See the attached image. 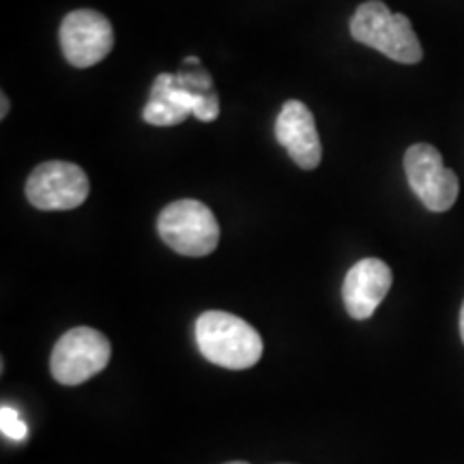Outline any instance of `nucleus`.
Listing matches in <instances>:
<instances>
[{
  "mask_svg": "<svg viewBox=\"0 0 464 464\" xmlns=\"http://www.w3.org/2000/svg\"><path fill=\"white\" fill-rule=\"evenodd\" d=\"M58 39L69 65L86 69L110 54L114 45V31L108 17L100 11L78 9L63 20Z\"/></svg>",
  "mask_w": 464,
  "mask_h": 464,
  "instance_id": "nucleus-7",
  "label": "nucleus"
},
{
  "mask_svg": "<svg viewBox=\"0 0 464 464\" xmlns=\"http://www.w3.org/2000/svg\"><path fill=\"white\" fill-rule=\"evenodd\" d=\"M0 119H7V112H9V100H7V95H5L3 92V97H0Z\"/></svg>",
  "mask_w": 464,
  "mask_h": 464,
  "instance_id": "nucleus-13",
  "label": "nucleus"
},
{
  "mask_svg": "<svg viewBox=\"0 0 464 464\" xmlns=\"http://www.w3.org/2000/svg\"><path fill=\"white\" fill-rule=\"evenodd\" d=\"M196 342L207 362L246 370L263 355V338L252 324L228 312L208 310L196 321Z\"/></svg>",
  "mask_w": 464,
  "mask_h": 464,
  "instance_id": "nucleus-1",
  "label": "nucleus"
},
{
  "mask_svg": "<svg viewBox=\"0 0 464 464\" xmlns=\"http://www.w3.org/2000/svg\"><path fill=\"white\" fill-rule=\"evenodd\" d=\"M226 464H247V462H226Z\"/></svg>",
  "mask_w": 464,
  "mask_h": 464,
  "instance_id": "nucleus-15",
  "label": "nucleus"
},
{
  "mask_svg": "<svg viewBox=\"0 0 464 464\" xmlns=\"http://www.w3.org/2000/svg\"><path fill=\"white\" fill-rule=\"evenodd\" d=\"M460 335H462V342H464V304H462V310H460Z\"/></svg>",
  "mask_w": 464,
  "mask_h": 464,
  "instance_id": "nucleus-14",
  "label": "nucleus"
},
{
  "mask_svg": "<svg viewBox=\"0 0 464 464\" xmlns=\"http://www.w3.org/2000/svg\"><path fill=\"white\" fill-rule=\"evenodd\" d=\"M276 138L288 150L290 160L304 170H314L321 164V138H318L314 116L304 102L290 100L284 103L276 121Z\"/></svg>",
  "mask_w": 464,
  "mask_h": 464,
  "instance_id": "nucleus-8",
  "label": "nucleus"
},
{
  "mask_svg": "<svg viewBox=\"0 0 464 464\" xmlns=\"http://www.w3.org/2000/svg\"><path fill=\"white\" fill-rule=\"evenodd\" d=\"M160 237L181 256L202 258L216 252L219 224L213 211L200 200H177L160 213Z\"/></svg>",
  "mask_w": 464,
  "mask_h": 464,
  "instance_id": "nucleus-3",
  "label": "nucleus"
},
{
  "mask_svg": "<svg viewBox=\"0 0 464 464\" xmlns=\"http://www.w3.org/2000/svg\"><path fill=\"white\" fill-rule=\"evenodd\" d=\"M351 34L355 42L370 45L404 65H415L423 58L421 44L409 17L392 14L390 7L381 0H368L359 5L351 20Z\"/></svg>",
  "mask_w": 464,
  "mask_h": 464,
  "instance_id": "nucleus-2",
  "label": "nucleus"
},
{
  "mask_svg": "<svg viewBox=\"0 0 464 464\" xmlns=\"http://www.w3.org/2000/svg\"><path fill=\"white\" fill-rule=\"evenodd\" d=\"M0 430H3L5 437L11 440H17V443L28 439V426L20 420L17 411L11 409L7 404L0 409Z\"/></svg>",
  "mask_w": 464,
  "mask_h": 464,
  "instance_id": "nucleus-12",
  "label": "nucleus"
},
{
  "mask_svg": "<svg viewBox=\"0 0 464 464\" xmlns=\"http://www.w3.org/2000/svg\"><path fill=\"white\" fill-rule=\"evenodd\" d=\"M404 170L411 189L421 205L434 213L450 211L460 191L454 170L445 168L443 158L432 144H413L404 153Z\"/></svg>",
  "mask_w": 464,
  "mask_h": 464,
  "instance_id": "nucleus-5",
  "label": "nucleus"
},
{
  "mask_svg": "<svg viewBox=\"0 0 464 464\" xmlns=\"http://www.w3.org/2000/svg\"><path fill=\"white\" fill-rule=\"evenodd\" d=\"M89 177L69 161H45L26 181V198L42 211H69L89 198Z\"/></svg>",
  "mask_w": 464,
  "mask_h": 464,
  "instance_id": "nucleus-6",
  "label": "nucleus"
},
{
  "mask_svg": "<svg viewBox=\"0 0 464 464\" xmlns=\"http://www.w3.org/2000/svg\"><path fill=\"white\" fill-rule=\"evenodd\" d=\"M150 100H164L185 114H194L196 119L216 121L219 114V102L216 92H200L191 89L179 73H161L150 86Z\"/></svg>",
  "mask_w": 464,
  "mask_h": 464,
  "instance_id": "nucleus-10",
  "label": "nucleus"
},
{
  "mask_svg": "<svg viewBox=\"0 0 464 464\" xmlns=\"http://www.w3.org/2000/svg\"><path fill=\"white\" fill-rule=\"evenodd\" d=\"M142 116L149 125L172 127V125L183 123L189 114H185L183 110L174 108L172 103H168L164 100H149L147 106H144Z\"/></svg>",
  "mask_w": 464,
  "mask_h": 464,
  "instance_id": "nucleus-11",
  "label": "nucleus"
},
{
  "mask_svg": "<svg viewBox=\"0 0 464 464\" xmlns=\"http://www.w3.org/2000/svg\"><path fill=\"white\" fill-rule=\"evenodd\" d=\"M112 357L108 338L91 327H75L56 342L50 370L61 385H80L100 374Z\"/></svg>",
  "mask_w": 464,
  "mask_h": 464,
  "instance_id": "nucleus-4",
  "label": "nucleus"
},
{
  "mask_svg": "<svg viewBox=\"0 0 464 464\" xmlns=\"http://www.w3.org/2000/svg\"><path fill=\"white\" fill-rule=\"evenodd\" d=\"M393 282L390 265L379 258H363L351 266L342 286L346 312L355 321H365L387 297Z\"/></svg>",
  "mask_w": 464,
  "mask_h": 464,
  "instance_id": "nucleus-9",
  "label": "nucleus"
}]
</instances>
